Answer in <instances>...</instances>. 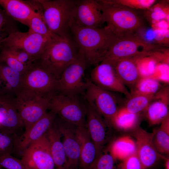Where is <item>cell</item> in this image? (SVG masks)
Instances as JSON below:
<instances>
[{"mask_svg":"<svg viewBox=\"0 0 169 169\" xmlns=\"http://www.w3.org/2000/svg\"><path fill=\"white\" fill-rule=\"evenodd\" d=\"M130 93L131 96L128 98L123 107L127 111L132 114H139L145 111L151 102L154 99V96Z\"/></svg>","mask_w":169,"mask_h":169,"instance_id":"obj_28","label":"cell"},{"mask_svg":"<svg viewBox=\"0 0 169 169\" xmlns=\"http://www.w3.org/2000/svg\"><path fill=\"white\" fill-rule=\"evenodd\" d=\"M136 152L135 142L127 136L120 137L115 140L112 145L110 151L115 159L121 161Z\"/></svg>","mask_w":169,"mask_h":169,"instance_id":"obj_26","label":"cell"},{"mask_svg":"<svg viewBox=\"0 0 169 169\" xmlns=\"http://www.w3.org/2000/svg\"><path fill=\"white\" fill-rule=\"evenodd\" d=\"M115 71L121 82L129 87L131 92L134 90L141 78L134 57L127 58L118 60L114 66Z\"/></svg>","mask_w":169,"mask_h":169,"instance_id":"obj_23","label":"cell"},{"mask_svg":"<svg viewBox=\"0 0 169 169\" xmlns=\"http://www.w3.org/2000/svg\"><path fill=\"white\" fill-rule=\"evenodd\" d=\"M19 137L0 131V156L15 151L16 141Z\"/></svg>","mask_w":169,"mask_h":169,"instance_id":"obj_34","label":"cell"},{"mask_svg":"<svg viewBox=\"0 0 169 169\" xmlns=\"http://www.w3.org/2000/svg\"><path fill=\"white\" fill-rule=\"evenodd\" d=\"M160 124L159 128L169 134V116L162 121Z\"/></svg>","mask_w":169,"mask_h":169,"instance_id":"obj_42","label":"cell"},{"mask_svg":"<svg viewBox=\"0 0 169 169\" xmlns=\"http://www.w3.org/2000/svg\"><path fill=\"white\" fill-rule=\"evenodd\" d=\"M75 131L80 146L79 165L82 169H89L97 157L95 146L86 125L76 126Z\"/></svg>","mask_w":169,"mask_h":169,"instance_id":"obj_21","label":"cell"},{"mask_svg":"<svg viewBox=\"0 0 169 169\" xmlns=\"http://www.w3.org/2000/svg\"><path fill=\"white\" fill-rule=\"evenodd\" d=\"M82 52L79 49L75 59L64 70L58 80V93L76 96L85 92L88 79H84L87 66Z\"/></svg>","mask_w":169,"mask_h":169,"instance_id":"obj_8","label":"cell"},{"mask_svg":"<svg viewBox=\"0 0 169 169\" xmlns=\"http://www.w3.org/2000/svg\"><path fill=\"white\" fill-rule=\"evenodd\" d=\"M115 160L110 152L102 153V152L89 169H116L114 167Z\"/></svg>","mask_w":169,"mask_h":169,"instance_id":"obj_36","label":"cell"},{"mask_svg":"<svg viewBox=\"0 0 169 169\" xmlns=\"http://www.w3.org/2000/svg\"><path fill=\"white\" fill-rule=\"evenodd\" d=\"M0 169H2V168L1 167H0Z\"/></svg>","mask_w":169,"mask_h":169,"instance_id":"obj_44","label":"cell"},{"mask_svg":"<svg viewBox=\"0 0 169 169\" xmlns=\"http://www.w3.org/2000/svg\"><path fill=\"white\" fill-rule=\"evenodd\" d=\"M14 96L0 94V131L17 135L24 128L16 107Z\"/></svg>","mask_w":169,"mask_h":169,"instance_id":"obj_16","label":"cell"},{"mask_svg":"<svg viewBox=\"0 0 169 169\" xmlns=\"http://www.w3.org/2000/svg\"><path fill=\"white\" fill-rule=\"evenodd\" d=\"M56 115L50 110L35 122L26 133L17 140L15 151L18 153L23 151L31 143L42 137L54 121Z\"/></svg>","mask_w":169,"mask_h":169,"instance_id":"obj_19","label":"cell"},{"mask_svg":"<svg viewBox=\"0 0 169 169\" xmlns=\"http://www.w3.org/2000/svg\"><path fill=\"white\" fill-rule=\"evenodd\" d=\"M99 1L106 26L117 37L133 33L142 26L141 19L132 9L111 0Z\"/></svg>","mask_w":169,"mask_h":169,"instance_id":"obj_3","label":"cell"},{"mask_svg":"<svg viewBox=\"0 0 169 169\" xmlns=\"http://www.w3.org/2000/svg\"><path fill=\"white\" fill-rule=\"evenodd\" d=\"M169 64L162 63L157 64L154 71L151 77L160 82L169 84Z\"/></svg>","mask_w":169,"mask_h":169,"instance_id":"obj_40","label":"cell"},{"mask_svg":"<svg viewBox=\"0 0 169 169\" xmlns=\"http://www.w3.org/2000/svg\"><path fill=\"white\" fill-rule=\"evenodd\" d=\"M90 80L96 86L105 90L116 92L125 95L127 98L131 93L117 75L114 67L102 61L92 70Z\"/></svg>","mask_w":169,"mask_h":169,"instance_id":"obj_15","label":"cell"},{"mask_svg":"<svg viewBox=\"0 0 169 169\" xmlns=\"http://www.w3.org/2000/svg\"><path fill=\"white\" fill-rule=\"evenodd\" d=\"M21 89L50 98L58 93V79L34 62L22 75Z\"/></svg>","mask_w":169,"mask_h":169,"instance_id":"obj_9","label":"cell"},{"mask_svg":"<svg viewBox=\"0 0 169 169\" xmlns=\"http://www.w3.org/2000/svg\"><path fill=\"white\" fill-rule=\"evenodd\" d=\"M22 74L0 61V94L15 96L20 90Z\"/></svg>","mask_w":169,"mask_h":169,"instance_id":"obj_24","label":"cell"},{"mask_svg":"<svg viewBox=\"0 0 169 169\" xmlns=\"http://www.w3.org/2000/svg\"><path fill=\"white\" fill-rule=\"evenodd\" d=\"M37 11L50 31L62 36L67 33L72 10L77 0H35Z\"/></svg>","mask_w":169,"mask_h":169,"instance_id":"obj_4","label":"cell"},{"mask_svg":"<svg viewBox=\"0 0 169 169\" xmlns=\"http://www.w3.org/2000/svg\"><path fill=\"white\" fill-rule=\"evenodd\" d=\"M49 98L32 91L20 89L14 97L15 104L23 123L24 132L42 117L49 108Z\"/></svg>","mask_w":169,"mask_h":169,"instance_id":"obj_6","label":"cell"},{"mask_svg":"<svg viewBox=\"0 0 169 169\" xmlns=\"http://www.w3.org/2000/svg\"><path fill=\"white\" fill-rule=\"evenodd\" d=\"M84 93L88 104L98 111L108 125H111L119 110L114 95L96 86L89 79Z\"/></svg>","mask_w":169,"mask_h":169,"instance_id":"obj_11","label":"cell"},{"mask_svg":"<svg viewBox=\"0 0 169 169\" xmlns=\"http://www.w3.org/2000/svg\"><path fill=\"white\" fill-rule=\"evenodd\" d=\"M161 87L160 82L152 77H141L133 91L130 93L154 96L160 90Z\"/></svg>","mask_w":169,"mask_h":169,"instance_id":"obj_29","label":"cell"},{"mask_svg":"<svg viewBox=\"0 0 169 169\" xmlns=\"http://www.w3.org/2000/svg\"><path fill=\"white\" fill-rule=\"evenodd\" d=\"M0 167L6 169H28L21 160L13 157L10 154L0 156Z\"/></svg>","mask_w":169,"mask_h":169,"instance_id":"obj_38","label":"cell"},{"mask_svg":"<svg viewBox=\"0 0 169 169\" xmlns=\"http://www.w3.org/2000/svg\"><path fill=\"white\" fill-rule=\"evenodd\" d=\"M138 114L129 113L123 107L119 109L111 125L124 131H131L138 126Z\"/></svg>","mask_w":169,"mask_h":169,"instance_id":"obj_27","label":"cell"},{"mask_svg":"<svg viewBox=\"0 0 169 169\" xmlns=\"http://www.w3.org/2000/svg\"><path fill=\"white\" fill-rule=\"evenodd\" d=\"M55 119L45 135L49 143L51 153L56 169H63L66 167L67 159L61 140V135Z\"/></svg>","mask_w":169,"mask_h":169,"instance_id":"obj_22","label":"cell"},{"mask_svg":"<svg viewBox=\"0 0 169 169\" xmlns=\"http://www.w3.org/2000/svg\"><path fill=\"white\" fill-rule=\"evenodd\" d=\"M18 30L16 21L0 6V49L4 40L11 33Z\"/></svg>","mask_w":169,"mask_h":169,"instance_id":"obj_30","label":"cell"},{"mask_svg":"<svg viewBox=\"0 0 169 169\" xmlns=\"http://www.w3.org/2000/svg\"><path fill=\"white\" fill-rule=\"evenodd\" d=\"M155 129L149 132L138 126L131 131L135 138L136 153L141 164L142 169H147L156 166L160 160L166 157L159 154L153 142Z\"/></svg>","mask_w":169,"mask_h":169,"instance_id":"obj_14","label":"cell"},{"mask_svg":"<svg viewBox=\"0 0 169 169\" xmlns=\"http://www.w3.org/2000/svg\"><path fill=\"white\" fill-rule=\"evenodd\" d=\"M70 29L73 39L82 52L87 65L95 66L101 62L109 48L119 38L106 26Z\"/></svg>","mask_w":169,"mask_h":169,"instance_id":"obj_1","label":"cell"},{"mask_svg":"<svg viewBox=\"0 0 169 169\" xmlns=\"http://www.w3.org/2000/svg\"><path fill=\"white\" fill-rule=\"evenodd\" d=\"M115 3L131 9H146L150 8L156 2L155 0H111Z\"/></svg>","mask_w":169,"mask_h":169,"instance_id":"obj_37","label":"cell"},{"mask_svg":"<svg viewBox=\"0 0 169 169\" xmlns=\"http://www.w3.org/2000/svg\"><path fill=\"white\" fill-rule=\"evenodd\" d=\"M49 110L63 121L75 126H85L86 106L77 96L57 93L49 98Z\"/></svg>","mask_w":169,"mask_h":169,"instance_id":"obj_7","label":"cell"},{"mask_svg":"<svg viewBox=\"0 0 169 169\" xmlns=\"http://www.w3.org/2000/svg\"><path fill=\"white\" fill-rule=\"evenodd\" d=\"M164 169H169V157L168 156L166 157L164 159Z\"/></svg>","mask_w":169,"mask_h":169,"instance_id":"obj_43","label":"cell"},{"mask_svg":"<svg viewBox=\"0 0 169 169\" xmlns=\"http://www.w3.org/2000/svg\"><path fill=\"white\" fill-rule=\"evenodd\" d=\"M56 121L63 137L62 143L67 159L66 167L74 169L79 165L80 146L76 133V126L56 118Z\"/></svg>","mask_w":169,"mask_h":169,"instance_id":"obj_17","label":"cell"},{"mask_svg":"<svg viewBox=\"0 0 169 169\" xmlns=\"http://www.w3.org/2000/svg\"><path fill=\"white\" fill-rule=\"evenodd\" d=\"M2 48L6 49L19 62L27 66H29L34 62L30 55L23 50L13 48Z\"/></svg>","mask_w":169,"mask_h":169,"instance_id":"obj_41","label":"cell"},{"mask_svg":"<svg viewBox=\"0 0 169 169\" xmlns=\"http://www.w3.org/2000/svg\"><path fill=\"white\" fill-rule=\"evenodd\" d=\"M0 50V61L22 75L24 73L29 66L19 62L6 49L2 48Z\"/></svg>","mask_w":169,"mask_h":169,"instance_id":"obj_33","label":"cell"},{"mask_svg":"<svg viewBox=\"0 0 169 169\" xmlns=\"http://www.w3.org/2000/svg\"><path fill=\"white\" fill-rule=\"evenodd\" d=\"M153 142L155 149L159 154L162 155L168 156L169 134L159 128H156L153 138Z\"/></svg>","mask_w":169,"mask_h":169,"instance_id":"obj_32","label":"cell"},{"mask_svg":"<svg viewBox=\"0 0 169 169\" xmlns=\"http://www.w3.org/2000/svg\"><path fill=\"white\" fill-rule=\"evenodd\" d=\"M28 27V31L45 37L51 40L55 39L59 37L50 31L42 16L39 14L32 17L29 22Z\"/></svg>","mask_w":169,"mask_h":169,"instance_id":"obj_31","label":"cell"},{"mask_svg":"<svg viewBox=\"0 0 169 169\" xmlns=\"http://www.w3.org/2000/svg\"><path fill=\"white\" fill-rule=\"evenodd\" d=\"M169 103L161 100L151 103L146 110V116L150 125L160 124L169 116Z\"/></svg>","mask_w":169,"mask_h":169,"instance_id":"obj_25","label":"cell"},{"mask_svg":"<svg viewBox=\"0 0 169 169\" xmlns=\"http://www.w3.org/2000/svg\"><path fill=\"white\" fill-rule=\"evenodd\" d=\"M141 77H151L156 65V61L151 57L143 59L142 57L135 59Z\"/></svg>","mask_w":169,"mask_h":169,"instance_id":"obj_35","label":"cell"},{"mask_svg":"<svg viewBox=\"0 0 169 169\" xmlns=\"http://www.w3.org/2000/svg\"><path fill=\"white\" fill-rule=\"evenodd\" d=\"M116 169H142V167L136 152L122 160Z\"/></svg>","mask_w":169,"mask_h":169,"instance_id":"obj_39","label":"cell"},{"mask_svg":"<svg viewBox=\"0 0 169 169\" xmlns=\"http://www.w3.org/2000/svg\"><path fill=\"white\" fill-rule=\"evenodd\" d=\"M160 48L133 33L119 38L109 48L102 61L113 66L119 60L127 58H140Z\"/></svg>","mask_w":169,"mask_h":169,"instance_id":"obj_5","label":"cell"},{"mask_svg":"<svg viewBox=\"0 0 169 169\" xmlns=\"http://www.w3.org/2000/svg\"><path fill=\"white\" fill-rule=\"evenodd\" d=\"M0 6L13 19L27 26L32 17L39 14L30 0H0Z\"/></svg>","mask_w":169,"mask_h":169,"instance_id":"obj_20","label":"cell"},{"mask_svg":"<svg viewBox=\"0 0 169 169\" xmlns=\"http://www.w3.org/2000/svg\"><path fill=\"white\" fill-rule=\"evenodd\" d=\"M79 49L68 33L52 41L36 61L58 80L77 58Z\"/></svg>","mask_w":169,"mask_h":169,"instance_id":"obj_2","label":"cell"},{"mask_svg":"<svg viewBox=\"0 0 169 169\" xmlns=\"http://www.w3.org/2000/svg\"><path fill=\"white\" fill-rule=\"evenodd\" d=\"M86 124L95 146L98 157L102 152L105 143L108 125L98 111L88 104L86 105Z\"/></svg>","mask_w":169,"mask_h":169,"instance_id":"obj_18","label":"cell"},{"mask_svg":"<svg viewBox=\"0 0 169 169\" xmlns=\"http://www.w3.org/2000/svg\"><path fill=\"white\" fill-rule=\"evenodd\" d=\"M53 40L29 31L23 32L18 30L11 33L4 40L1 48L5 47L23 50L35 62Z\"/></svg>","mask_w":169,"mask_h":169,"instance_id":"obj_10","label":"cell"},{"mask_svg":"<svg viewBox=\"0 0 169 169\" xmlns=\"http://www.w3.org/2000/svg\"><path fill=\"white\" fill-rule=\"evenodd\" d=\"M21 159L28 169H56L45 134L30 145Z\"/></svg>","mask_w":169,"mask_h":169,"instance_id":"obj_13","label":"cell"},{"mask_svg":"<svg viewBox=\"0 0 169 169\" xmlns=\"http://www.w3.org/2000/svg\"><path fill=\"white\" fill-rule=\"evenodd\" d=\"M104 23L99 0H77L72 11L69 28H101Z\"/></svg>","mask_w":169,"mask_h":169,"instance_id":"obj_12","label":"cell"}]
</instances>
